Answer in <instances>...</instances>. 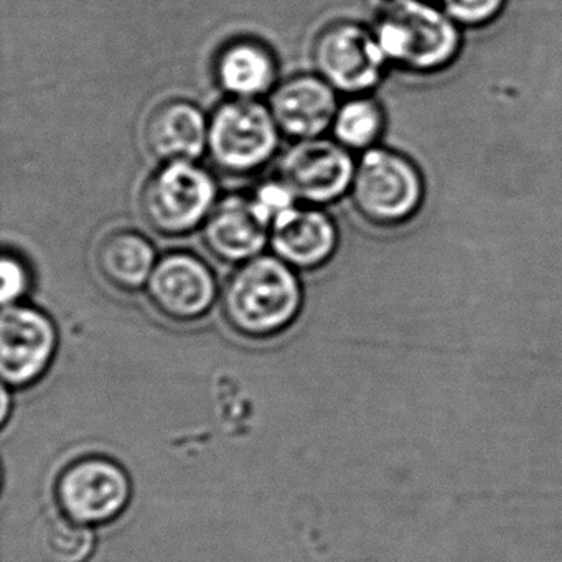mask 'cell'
I'll return each mask as SVG.
<instances>
[{
    "label": "cell",
    "mask_w": 562,
    "mask_h": 562,
    "mask_svg": "<svg viewBox=\"0 0 562 562\" xmlns=\"http://www.w3.org/2000/svg\"><path fill=\"white\" fill-rule=\"evenodd\" d=\"M249 199H251L252 206H255L259 218H261L269 228H271L272 223H274L279 216L284 215L285 212L297 206V199H295L294 193L291 192V189H289L279 177L276 180L261 183Z\"/></svg>",
    "instance_id": "19"
},
{
    "label": "cell",
    "mask_w": 562,
    "mask_h": 562,
    "mask_svg": "<svg viewBox=\"0 0 562 562\" xmlns=\"http://www.w3.org/2000/svg\"><path fill=\"white\" fill-rule=\"evenodd\" d=\"M355 166L350 150L337 140H297L279 160V179L307 206L338 202L350 192Z\"/></svg>",
    "instance_id": "8"
},
{
    "label": "cell",
    "mask_w": 562,
    "mask_h": 562,
    "mask_svg": "<svg viewBox=\"0 0 562 562\" xmlns=\"http://www.w3.org/2000/svg\"><path fill=\"white\" fill-rule=\"evenodd\" d=\"M384 130L383 111L376 101L364 97H351L338 108L331 133L335 140L345 149H373Z\"/></svg>",
    "instance_id": "17"
},
{
    "label": "cell",
    "mask_w": 562,
    "mask_h": 562,
    "mask_svg": "<svg viewBox=\"0 0 562 562\" xmlns=\"http://www.w3.org/2000/svg\"><path fill=\"white\" fill-rule=\"evenodd\" d=\"M41 546L50 562H87L94 552V532L61 513L45 521Z\"/></svg>",
    "instance_id": "18"
},
{
    "label": "cell",
    "mask_w": 562,
    "mask_h": 562,
    "mask_svg": "<svg viewBox=\"0 0 562 562\" xmlns=\"http://www.w3.org/2000/svg\"><path fill=\"white\" fill-rule=\"evenodd\" d=\"M269 246L295 271H317L337 251L338 228L318 206H294L272 223Z\"/></svg>",
    "instance_id": "12"
},
{
    "label": "cell",
    "mask_w": 562,
    "mask_h": 562,
    "mask_svg": "<svg viewBox=\"0 0 562 562\" xmlns=\"http://www.w3.org/2000/svg\"><path fill=\"white\" fill-rule=\"evenodd\" d=\"M450 19L465 27H480L502 14L506 0H437Z\"/></svg>",
    "instance_id": "20"
},
{
    "label": "cell",
    "mask_w": 562,
    "mask_h": 562,
    "mask_svg": "<svg viewBox=\"0 0 562 562\" xmlns=\"http://www.w3.org/2000/svg\"><path fill=\"white\" fill-rule=\"evenodd\" d=\"M58 334L45 312L8 305L0 317V371L12 387L31 386L44 376L57 351Z\"/></svg>",
    "instance_id": "9"
},
{
    "label": "cell",
    "mask_w": 562,
    "mask_h": 562,
    "mask_svg": "<svg viewBox=\"0 0 562 562\" xmlns=\"http://www.w3.org/2000/svg\"><path fill=\"white\" fill-rule=\"evenodd\" d=\"M281 136L269 106L229 98L209 120V154L223 172L249 176L271 162Z\"/></svg>",
    "instance_id": "4"
},
{
    "label": "cell",
    "mask_w": 562,
    "mask_h": 562,
    "mask_svg": "<svg viewBox=\"0 0 562 562\" xmlns=\"http://www.w3.org/2000/svg\"><path fill=\"white\" fill-rule=\"evenodd\" d=\"M57 499L61 513L87 526L113 521L131 499L126 470L106 457L75 460L58 476Z\"/></svg>",
    "instance_id": "7"
},
{
    "label": "cell",
    "mask_w": 562,
    "mask_h": 562,
    "mask_svg": "<svg viewBox=\"0 0 562 562\" xmlns=\"http://www.w3.org/2000/svg\"><path fill=\"white\" fill-rule=\"evenodd\" d=\"M146 292L160 315L189 324L212 311L220 291L215 274L203 259L192 252L176 251L159 258Z\"/></svg>",
    "instance_id": "10"
},
{
    "label": "cell",
    "mask_w": 562,
    "mask_h": 562,
    "mask_svg": "<svg viewBox=\"0 0 562 562\" xmlns=\"http://www.w3.org/2000/svg\"><path fill=\"white\" fill-rule=\"evenodd\" d=\"M312 60L318 77L350 97L373 90L387 64L374 32L355 22H335L322 29L312 47Z\"/></svg>",
    "instance_id": "6"
},
{
    "label": "cell",
    "mask_w": 562,
    "mask_h": 562,
    "mask_svg": "<svg viewBox=\"0 0 562 562\" xmlns=\"http://www.w3.org/2000/svg\"><path fill=\"white\" fill-rule=\"evenodd\" d=\"M271 228L259 218L251 199L228 196L216 203L202 226L206 251L226 265H243L269 245Z\"/></svg>",
    "instance_id": "13"
},
{
    "label": "cell",
    "mask_w": 562,
    "mask_h": 562,
    "mask_svg": "<svg viewBox=\"0 0 562 562\" xmlns=\"http://www.w3.org/2000/svg\"><path fill=\"white\" fill-rule=\"evenodd\" d=\"M0 274H2V289H0V301L2 305L21 304L22 299L31 291V271L21 256L14 252H4L0 261Z\"/></svg>",
    "instance_id": "21"
},
{
    "label": "cell",
    "mask_w": 562,
    "mask_h": 562,
    "mask_svg": "<svg viewBox=\"0 0 562 562\" xmlns=\"http://www.w3.org/2000/svg\"><path fill=\"white\" fill-rule=\"evenodd\" d=\"M373 32L387 64L414 74L449 67L462 42L459 24L424 0H387Z\"/></svg>",
    "instance_id": "2"
},
{
    "label": "cell",
    "mask_w": 562,
    "mask_h": 562,
    "mask_svg": "<svg viewBox=\"0 0 562 562\" xmlns=\"http://www.w3.org/2000/svg\"><path fill=\"white\" fill-rule=\"evenodd\" d=\"M350 193L355 209L371 225H401L419 210L424 180L407 157L373 147L358 162Z\"/></svg>",
    "instance_id": "5"
},
{
    "label": "cell",
    "mask_w": 562,
    "mask_h": 562,
    "mask_svg": "<svg viewBox=\"0 0 562 562\" xmlns=\"http://www.w3.org/2000/svg\"><path fill=\"white\" fill-rule=\"evenodd\" d=\"M157 261L153 243L133 229L110 233L97 252L98 269L104 281L123 292L146 289Z\"/></svg>",
    "instance_id": "16"
},
{
    "label": "cell",
    "mask_w": 562,
    "mask_h": 562,
    "mask_svg": "<svg viewBox=\"0 0 562 562\" xmlns=\"http://www.w3.org/2000/svg\"><path fill=\"white\" fill-rule=\"evenodd\" d=\"M216 182L195 162L160 164L140 195L147 225L167 238L202 229L216 205Z\"/></svg>",
    "instance_id": "3"
},
{
    "label": "cell",
    "mask_w": 562,
    "mask_h": 562,
    "mask_svg": "<svg viewBox=\"0 0 562 562\" xmlns=\"http://www.w3.org/2000/svg\"><path fill=\"white\" fill-rule=\"evenodd\" d=\"M223 315L236 334L271 338L288 330L304 305L297 271L278 256L259 255L243 265L223 289Z\"/></svg>",
    "instance_id": "1"
},
{
    "label": "cell",
    "mask_w": 562,
    "mask_h": 562,
    "mask_svg": "<svg viewBox=\"0 0 562 562\" xmlns=\"http://www.w3.org/2000/svg\"><path fill=\"white\" fill-rule=\"evenodd\" d=\"M144 143L157 162H195L209 150V120L196 104L167 101L147 120Z\"/></svg>",
    "instance_id": "14"
},
{
    "label": "cell",
    "mask_w": 562,
    "mask_h": 562,
    "mask_svg": "<svg viewBox=\"0 0 562 562\" xmlns=\"http://www.w3.org/2000/svg\"><path fill=\"white\" fill-rule=\"evenodd\" d=\"M213 71L220 90L233 100H259L274 90L278 64L261 42L236 38L216 55Z\"/></svg>",
    "instance_id": "15"
},
{
    "label": "cell",
    "mask_w": 562,
    "mask_h": 562,
    "mask_svg": "<svg viewBox=\"0 0 562 562\" xmlns=\"http://www.w3.org/2000/svg\"><path fill=\"white\" fill-rule=\"evenodd\" d=\"M268 106L282 136L295 143L317 139L331 130L340 108L337 91L318 75H299L278 85Z\"/></svg>",
    "instance_id": "11"
}]
</instances>
